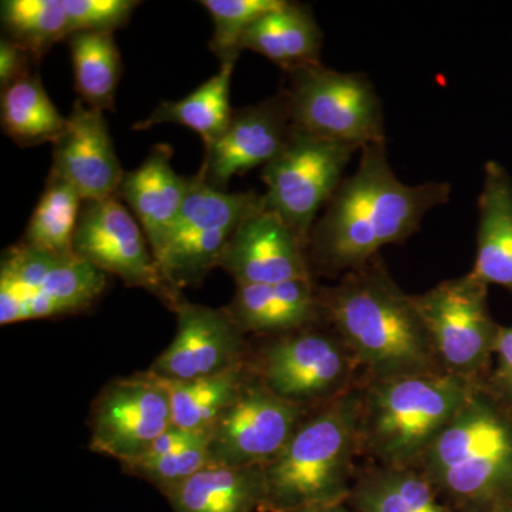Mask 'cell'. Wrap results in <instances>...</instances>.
Here are the masks:
<instances>
[{
    "label": "cell",
    "instance_id": "obj_1",
    "mask_svg": "<svg viewBox=\"0 0 512 512\" xmlns=\"http://www.w3.org/2000/svg\"><path fill=\"white\" fill-rule=\"evenodd\" d=\"M360 151L355 173L342 181L309 238L313 259L332 271L370 264L380 249L412 237L423 218L451 197L448 183H402L386 143Z\"/></svg>",
    "mask_w": 512,
    "mask_h": 512
},
{
    "label": "cell",
    "instance_id": "obj_2",
    "mask_svg": "<svg viewBox=\"0 0 512 512\" xmlns=\"http://www.w3.org/2000/svg\"><path fill=\"white\" fill-rule=\"evenodd\" d=\"M323 298L339 338L373 380L443 372L414 295L372 262Z\"/></svg>",
    "mask_w": 512,
    "mask_h": 512
},
{
    "label": "cell",
    "instance_id": "obj_3",
    "mask_svg": "<svg viewBox=\"0 0 512 512\" xmlns=\"http://www.w3.org/2000/svg\"><path fill=\"white\" fill-rule=\"evenodd\" d=\"M424 476L458 503L512 501V407L478 384L421 457Z\"/></svg>",
    "mask_w": 512,
    "mask_h": 512
},
{
    "label": "cell",
    "instance_id": "obj_4",
    "mask_svg": "<svg viewBox=\"0 0 512 512\" xmlns=\"http://www.w3.org/2000/svg\"><path fill=\"white\" fill-rule=\"evenodd\" d=\"M362 443V396L346 393L302 421L281 453L264 467L265 501L286 512L340 503Z\"/></svg>",
    "mask_w": 512,
    "mask_h": 512
},
{
    "label": "cell",
    "instance_id": "obj_5",
    "mask_svg": "<svg viewBox=\"0 0 512 512\" xmlns=\"http://www.w3.org/2000/svg\"><path fill=\"white\" fill-rule=\"evenodd\" d=\"M478 384L446 372L373 380L362 397V443L384 467L420 463Z\"/></svg>",
    "mask_w": 512,
    "mask_h": 512
},
{
    "label": "cell",
    "instance_id": "obj_6",
    "mask_svg": "<svg viewBox=\"0 0 512 512\" xmlns=\"http://www.w3.org/2000/svg\"><path fill=\"white\" fill-rule=\"evenodd\" d=\"M107 274L76 255L20 242L0 262V325L86 311L103 293Z\"/></svg>",
    "mask_w": 512,
    "mask_h": 512
},
{
    "label": "cell",
    "instance_id": "obj_7",
    "mask_svg": "<svg viewBox=\"0 0 512 512\" xmlns=\"http://www.w3.org/2000/svg\"><path fill=\"white\" fill-rule=\"evenodd\" d=\"M288 77L282 94L296 130L359 150L386 143L382 100L365 74L338 72L320 63Z\"/></svg>",
    "mask_w": 512,
    "mask_h": 512
},
{
    "label": "cell",
    "instance_id": "obj_8",
    "mask_svg": "<svg viewBox=\"0 0 512 512\" xmlns=\"http://www.w3.org/2000/svg\"><path fill=\"white\" fill-rule=\"evenodd\" d=\"M261 204L262 195L254 191L217 190L192 175L180 215L154 254L165 282L175 291L198 284L220 264L238 225Z\"/></svg>",
    "mask_w": 512,
    "mask_h": 512
},
{
    "label": "cell",
    "instance_id": "obj_9",
    "mask_svg": "<svg viewBox=\"0 0 512 512\" xmlns=\"http://www.w3.org/2000/svg\"><path fill=\"white\" fill-rule=\"evenodd\" d=\"M359 148L293 131L282 153L262 168L266 210L278 214L308 248L319 212L332 200Z\"/></svg>",
    "mask_w": 512,
    "mask_h": 512
},
{
    "label": "cell",
    "instance_id": "obj_10",
    "mask_svg": "<svg viewBox=\"0 0 512 512\" xmlns=\"http://www.w3.org/2000/svg\"><path fill=\"white\" fill-rule=\"evenodd\" d=\"M443 372L478 380L494 355L500 326L488 308V285L468 272L414 295Z\"/></svg>",
    "mask_w": 512,
    "mask_h": 512
},
{
    "label": "cell",
    "instance_id": "obj_11",
    "mask_svg": "<svg viewBox=\"0 0 512 512\" xmlns=\"http://www.w3.org/2000/svg\"><path fill=\"white\" fill-rule=\"evenodd\" d=\"M73 254L128 286L160 296L168 305L180 299L161 275L143 228L120 198L83 201Z\"/></svg>",
    "mask_w": 512,
    "mask_h": 512
},
{
    "label": "cell",
    "instance_id": "obj_12",
    "mask_svg": "<svg viewBox=\"0 0 512 512\" xmlns=\"http://www.w3.org/2000/svg\"><path fill=\"white\" fill-rule=\"evenodd\" d=\"M301 416V404L282 399L261 382L244 384L211 430V464L264 467L292 439Z\"/></svg>",
    "mask_w": 512,
    "mask_h": 512
},
{
    "label": "cell",
    "instance_id": "obj_13",
    "mask_svg": "<svg viewBox=\"0 0 512 512\" xmlns=\"http://www.w3.org/2000/svg\"><path fill=\"white\" fill-rule=\"evenodd\" d=\"M173 426L170 397L154 373L111 383L94 406V453L126 464L144 453Z\"/></svg>",
    "mask_w": 512,
    "mask_h": 512
},
{
    "label": "cell",
    "instance_id": "obj_14",
    "mask_svg": "<svg viewBox=\"0 0 512 512\" xmlns=\"http://www.w3.org/2000/svg\"><path fill=\"white\" fill-rule=\"evenodd\" d=\"M353 360L342 339L298 330L268 346L259 375L272 393L301 404L340 392L348 383Z\"/></svg>",
    "mask_w": 512,
    "mask_h": 512
},
{
    "label": "cell",
    "instance_id": "obj_15",
    "mask_svg": "<svg viewBox=\"0 0 512 512\" xmlns=\"http://www.w3.org/2000/svg\"><path fill=\"white\" fill-rule=\"evenodd\" d=\"M293 127L284 94L235 110L224 134L205 148L198 177L227 191L232 178L274 161L291 140Z\"/></svg>",
    "mask_w": 512,
    "mask_h": 512
},
{
    "label": "cell",
    "instance_id": "obj_16",
    "mask_svg": "<svg viewBox=\"0 0 512 512\" xmlns=\"http://www.w3.org/2000/svg\"><path fill=\"white\" fill-rule=\"evenodd\" d=\"M305 244L264 200L242 220L220 259L237 285L279 284L312 279Z\"/></svg>",
    "mask_w": 512,
    "mask_h": 512
},
{
    "label": "cell",
    "instance_id": "obj_17",
    "mask_svg": "<svg viewBox=\"0 0 512 512\" xmlns=\"http://www.w3.org/2000/svg\"><path fill=\"white\" fill-rule=\"evenodd\" d=\"M50 173L73 185L83 201L119 198L121 168L104 111L74 101L66 127L53 143Z\"/></svg>",
    "mask_w": 512,
    "mask_h": 512
},
{
    "label": "cell",
    "instance_id": "obj_18",
    "mask_svg": "<svg viewBox=\"0 0 512 512\" xmlns=\"http://www.w3.org/2000/svg\"><path fill=\"white\" fill-rule=\"evenodd\" d=\"M177 333L157 357L151 373L164 379L190 380L220 375L239 365L241 336L228 311L178 299Z\"/></svg>",
    "mask_w": 512,
    "mask_h": 512
},
{
    "label": "cell",
    "instance_id": "obj_19",
    "mask_svg": "<svg viewBox=\"0 0 512 512\" xmlns=\"http://www.w3.org/2000/svg\"><path fill=\"white\" fill-rule=\"evenodd\" d=\"M171 158V147L158 144L140 167L124 173L120 185L119 198L143 228L153 254L173 229L190 187V177L175 173Z\"/></svg>",
    "mask_w": 512,
    "mask_h": 512
},
{
    "label": "cell",
    "instance_id": "obj_20",
    "mask_svg": "<svg viewBox=\"0 0 512 512\" xmlns=\"http://www.w3.org/2000/svg\"><path fill=\"white\" fill-rule=\"evenodd\" d=\"M239 330L255 333L298 332L325 313L312 279L279 284L238 285L227 309Z\"/></svg>",
    "mask_w": 512,
    "mask_h": 512
},
{
    "label": "cell",
    "instance_id": "obj_21",
    "mask_svg": "<svg viewBox=\"0 0 512 512\" xmlns=\"http://www.w3.org/2000/svg\"><path fill=\"white\" fill-rule=\"evenodd\" d=\"M470 274L512 293V178L498 161H488L484 167L476 261Z\"/></svg>",
    "mask_w": 512,
    "mask_h": 512
},
{
    "label": "cell",
    "instance_id": "obj_22",
    "mask_svg": "<svg viewBox=\"0 0 512 512\" xmlns=\"http://www.w3.org/2000/svg\"><path fill=\"white\" fill-rule=\"evenodd\" d=\"M322 43L323 35L311 10L284 0L245 32L239 50L258 53L292 73L320 64Z\"/></svg>",
    "mask_w": 512,
    "mask_h": 512
},
{
    "label": "cell",
    "instance_id": "obj_23",
    "mask_svg": "<svg viewBox=\"0 0 512 512\" xmlns=\"http://www.w3.org/2000/svg\"><path fill=\"white\" fill-rule=\"evenodd\" d=\"M165 495L175 512H251L265 501L264 468L210 464Z\"/></svg>",
    "mask_w": 512,
    "mask_h": 512
},
{
    "label": "cell",
    "instance_id": "obj_24",
    "mask_svg": "<svg viewBox=\"0 0 512 512\" xmlns=\"http://www.w3.org/2000/svg\"><path fill=\"white\" fill-rule=\"evenodd\" d=\"M235 64L237 60L221 63L220 70L188 96L158 104L150 116L134 124V130L146 131L158 124H178L197 133L205 148L212 146L227 130L234 114L229 93Z\"/></svg>",
    "mask_w": 512,
    "mask_h": 512
},
{
    "label": "cell",
    "instance_id": "obj_25",
    "mask_svg": "<svg viewBox=\"0 0 512 512\" xmlns=\"http://www.w3.org/2000/svg\"><path fill=\"white\" fill-rule=\"evenodd\" d=\"M0 123L16 146L28 148L55 143L67 117L50 100L39 74L32 73L2 90Z\"/></svg>",
    "mask_w": 512,
    "mask_h": 512
},
{
    "label": "cell",
    "instance_id": "obj_26",
    "mask_svg": "<svg viewBox=\"0 0 512 512\" xmlns=\"http://www.w3.org/2000/svg\"><path fill=\"white\" fill-rule=\"evenodd\" d=\"M157 376V375H156ZM158 377V376H157ZM170 397L174 426L192 431H211L244 387L241 365L220 375L174 380L158 377Z\"/></svg>",
    "mask_w": 512,
    "mask_h": 512
},
{
    "label": "cell",
    "instance_id": "obj_27",
    "mask_svg": "<svg viewBox=\"0 0 512 512\" xmlns=\"http://www.w3.org/2000/svg\"><path fill=\"white\" fill-rule=\"evenodd\" d=\"M69 47L79 99L93 109L113 111L123 69L114 33H76Z\"/></svg>",
    "mask_w": 512,
    "mask_h": 512
},
{
    "label": "cell",
    "instance_id": "obj_28",
    "mask_svg": "<svg viewBox=\"0 0 512 512\" xmlns=\"http://www.w3.org/2000/svg\"><path fill=\"white\" fill-rule=\"evenodd\" d=\"M82 204L83 198L72 184L50 173L23 235V244L52 254L72 255Z\"/></svg>",
    "mask_w": 512,
    "mask_h": 512
},
{
    "label": "cell",
    "instance_id": "obj_29",
    "mask_svg": "<svg viewBox=\"0 0 512 512\" xmlns=\"http://www.w3.org/2000/svg\"><path fill=\"white\" fill-rule=\"evenodd\" d=\"M0 18L6 37L29 50L37 62L72 36L64 0H3Z\"/></svg>",
    "mask_w": 512,
    "mask_h": 512
},
{
    "label": "cell",
    "instance_id": "obj_30",
    "mask_svg": "<svg viewBox=\"0 0 512 512\" xmlns=\"http://www.w3.org/2000/svg\"><path fill=\"white\" fill-rule=\"evenodd\" d=\"M282 3L284 0H201L200 5L210 13L214 26L211 52L221 63L238 60L239 42L245 32Z\"/></svg>",
    "mask_w": 512,
    "mask_h": 512
},
{
    "label": "cell",
    "instance_id": "obj_31",
    "mask_svg": "<svg viewBox=\"0 0 512 512\" xmlns=\"http://www.w3.org/2000/svg\"><path fill=\"white\" fill-rule=\"evenodd\" d=\"M210 439L160 457H141L124 464L131 471L156 484L164 493L211 464Z\"/></svg>",
    "mask_w": 512,
    "mask_h": 512
},
{
    "label": "cell",
    "instance_id": "obj_32",
    "mask_svg": "<svg viewBox=\"0 0 512 512\" xmlns=\"http://www.w3.org/2000/svg\"><path fill=\"white\" fill-rule=\"evenodd\" d=\"M72 36L76 33H114L130 22L140 5L136 0H64Z\"/></svg>",
    "mask_w": 512,
    "mask_h": 512
},
{
    "label": "cell",
    "instance_id": "obj_33",
    "mask_svg": "<svg viewBox=\"0 0 512 512\" xmlns=\"http://www.w3.org/2000/svg\"><path fill=\"white\" fill-rule=\"evenodd\" d=\"M353 501L359 512H417L412 503L384 477L383 471L357 485Z\"/></svg>",
    "mask_w": 512,
    "mask_h": 512
},
{
    "label": "cell",
    "instance_id": "obj_34",
    "mask_svg": "<svg viewBox=\"0 0 512 512\" xmlns=\"http://www.w3.org/2000/svg\"><path fill=\"white\" fill-rule=\"evenodd\" d=\"M494 355L497 356V369L487 384L488 390L512 407V326H500Z\"/></svg>",
    "mask_w": 512,
    "mask_h": 512
},
{
    "label": "cell",
    "instance_id": "obj_35",
    "mask_svg": "<svg viewBox=\"0 0 512 512\" xmlns=\"http://www.w3.org/2000/svg\"><path fill=\"white\" fill-rule=\"evenodd\" d=\"M36 63L35 56L29 50L13 42L9 37H2L0 40V89H6L10 84L32 74L30 67Z\"/></svg>",
    "mask_w": 512,
    "mask_h": 512
},
{
    "label": "cell",
    "instance_id": "obj_36",
    "mask_svg": "<svg viewBox=\"0 0 512 512\" xmlns=\"http://www.w3.org/2000/svg\"><path fill=\"white\" fill-rule=\"evenodd\" d=\"M286 512H352L348 508L343 507L342 504H322V505H309V507L296 508V510Z\"/></svg>",
    "mask_w": 512,
    "mask_h": 512
},
{
    "label": "cell",
    "instance_id": "obj_37",
    "mask_svg": "<svg viewBox=\"0 0 512 512\" xmlns=\"http://www.w3.org/2000/svg\"><path fill=\"white\" fill-rule=\"evenodd\" d=\"M493 512H512V501H510V503L500 505V507L494 508Z\"/></svg>",
    "mask_w": 512,
    "mask_h": 512
}]
</instances>
